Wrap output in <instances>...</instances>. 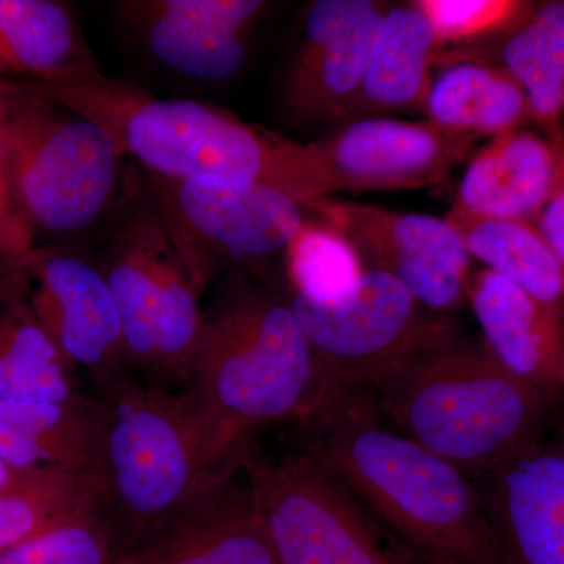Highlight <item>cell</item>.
<instances>
[{
  "instance_id": "13",
  "label": "cell",
  "mask_w": 564,
  "mask_h": 564,
  "mask_svg": "<svg viewBox=\"0 0 564 564\" xmlns=\"http://www.w3.org/2000/svg\"><path fill=\"white\" fill-rule=\"evenodd\" d=\"M477 140L429 120L373 117L345 121L311 147L332 196L344 191H415L443 184Z\"/></svg>"
},
{
  "instance_id": "16",
  "label": "cell",
  "mask_w": 564,
  "mask_h": 564,
  "mask_svg": "<svg viewBox=\"0 0 564 564\" xmlns=\"http://www.w3.org/2000/svg\"><path fill=\"white\" fill-rule=\"evenodd\" d=\"M474 481L511 564H564V436L545 437Z\"/></svg>"
},
{
  "instance_id": "19",
  "label": "cell",
  "mask_w": 564,
  "mask_h": 564,
  "mask_svg": "<svg viewBox=\"0 0 564 564\" xmlns=\"http://www.w3.org/2000/svg\"><path fill=\"white\" fill-rule=\"evenodd\" d=\"M467 303L484 334L480 343L496 362L562 399L564 311L488 269L473 273Z\"/></svg>"
},
{
  "instance_id": "14",
  "label": "cell",
  "mask_w": 564,
  "mask_h": 564,
  "mask_svg": "<svg viewBox=\"0 0 564 564\" xmlns=\"http://www.w3.org/2000/svg\"><path fill=\"white\" fill-rule=\"evenodd\" d=\"M388 7L375 0H317L280 93L291 120H345L361 88Z\"/></svg>"
},
{
  "instance_id": "2",
  "label": "cell",
  "mask_w": 564,
  "mask_h": 564,
  "mask_svg": "<svg viewBox=\"0 0 564 564\" xmlns=\"http://www.w3.org/2000/svg\"><path fill=\"white\" fill-rule=\"evenodd\" d=\"M302 444L422 564H511L473 477L362 406L296 423Z\"/></svg>"
},
{
  "instance_id": "12",
  "label": "cell",
  "mask_w": 564,
  "mask_h": 564,
  "mask_svg": "<svg viewBox=\"0 0 564 564\" xmlns=\"http://www.w3.org/2000/svg\"><path fill=\"white\" fill-rule=\"evenodd\" d=\"M6 265L20 273L36 318L65 358L91 375L95 388L128 373L120 314L95 259L33 247Z\"/></svg>"
},
{
  "instance_id": "8",
  "label": "cell",
  "mask_w": 564,
  "mask_h": 564,
  "mask_svg": "<svg viewBox=\"0 0 564 564\" xmlns=\"http://www.w3.org/2000/svg\"><path fill=\"white\" fill-rule=\"evenodd\" d=\"M2 129L11 187L33 232L76 236L106 218L122 158L104 129L39 84Z\"/></svg>"
},
{
  "instance_id": "10",
  "label": "cell",
  "mask_w": 564,
  "mask_h": 564,
  "mask_svg": "<svg viewBox=\"0 0 564 564\" xmlns=\"http://www.w3.org/2000/svg\"><path fill=\"white\" fill-rule=\"evenodd\" d=\"M304 207L344 232L367 269L391 274L432 313L448 315L467 303L473 258L447 218L332 196Z\"/></svg>"
},
{
  "instance_id": "17",
  "label": "cell",
  "mask_w": 564,
  "mask_h": 564,
  "mask_svg": "<svg viewBox=\"0 0 564 564\" xmlns=\"http://www.w3.org/2000/svg\"><path fill=\"white\" fill-rule=\"evenodd\" d=\"M115 564H280L242 464Z\"/></svg>"
},
{
  "instance_id": "33",
  "label": "cell",
  "mask_w": 564,
  "mask_h": 564,
  "mask_svg": "<svg viewBox=\"0 0 564 564\" xmlns=\"http://www.w3.org/2000/svg\"><path fill=\"white\" fill-rule=\"evenodd\" d=\"M35 85L18 84L9 79L6 74H0V122L9 120L22 102L25 101Z\"/></svg>"
},
{
  "instance_id": "7",
  "label": "cell",
  "mask_w": 564,
  "mask_h": 564,
  "mask_svg": "<svg viewBox=\"0 0 564 564\" xmlns=\"http://www.w3.org/2000/svg\"><path fill=\"white\" fill-rule=\"evenodd\" d=\"M288 300L317 359L322 413L359 406L408 364L464 337L458 323L423 307L381 270L367 269L355 292L333 306L292 293Z\"/></svg>"
},
{
  "instance_id": "18",
  "label": "cell",
  "mask_w": 564,
  "mask_h": 564,
  "mask_svg": "<svg viewBox=\"0 0 564 564\" xmlns=\"http://www.w3.org/2000/svg\"><path fill=\"white\" fill-rule=\"evenodd\" d=\"M564 187V133L519 128L492 137L467 162L451 215L534 221Z\"/></svg>"
},
{
  "instance_id": "15",
  "label": "cell",
  "mask_w": 564,
  "mask_h": 564,
  "mask_svg": "<svg viewBox=\"0 0 564 564\" xmlns=\"http://www.w3.org/2000/svg\"><path fill=\"white\" fill-rule=\"evenodd\" d=\"M261 0H128L121 21L165 68L192 79H232L248 58Z\"/></svg>"
},
{
  "instance_id": "11",
  "label": "cell",
  "mask_w": 564,
  "mask_h": 564,
  "mask_svg": "<svg viewBox=\"0 0 564 564\" xmlns=\"http://www.w3.org/2000/svg\"><path fill=\"white\" fill-rule=\"evenodd\" d=\"M151 180L214 276L228 263L251 267L284 258L307 220L302 202L269 185Z\"/></svg>"
},
{
  "instance_id": "5",
  "label": "cell",
  "mask_w": 564,
  "mask_h": 564,
  "mask_svg": "<svg viewBox=\"0 0 564 564\" xmlns=\"http://www.w3.org/2000/svg\"><path fill=\"white\" fill-rule=\"evenodd\" d=\"M104 220L95 261L120 314L126 369L141 383L182 392L214 274L151 176L131 174Z\"/></svg>"
},
{
  "instance_id": "29",
  "label": "cell",
  "mask_w": 564,
  "mask_h": 564,
  "mask_svg": "<svg viewBox=\"0 0 564 564\" xmlns=\"http://www.w3.org/2000/svg\"><path fill=\"white\" fill-rule=\"evenodd\" d=\"M413 3L432 25L441 50L456 47L451 54H441L437 65L452 55H462L458 62L469 61L507 35L533 7V2L524 0H415Z\"/></svg>"
},
{
  "instance_id": "6",
  "label": "cell",
  "mask_w": 564,
  "mask_h": 564,
  "mask_svg": "<svg viewBox=\"0 0 564 564\" xmlns=\"http://www.w3.org/2000/svg\"><path fill=\"white\" fill-rule=\"evenodd\" d=\"M558 402L463 337L408 364L359 406L477 478L545 440Z\"/></svg>"
},
{
  "instance_id": "22",
  "label": "cell",
  "mask_w": 564,
  "mask_h": 564,
  "mask_svg": "<svg viewBox=\"0 0 564 564\" xmlns=\"http://www.w3.org/2000/svg\"><path fill=\"white\" fill-rule=\"evenodd\" d=\"M74 370L33 313L20 273L11 269L9 292L0 302V400L76 402L85 395Z\"/></svg>"
},
{
  "instance_id": "32",
  "label": "cell",
  "mask_w": 564,
  "mask_h": 564,
  "mask_svg": "<svg viewBox=\"0 0 564 564\" xmlns=\"http://www.w3.org/2000/svg\"><path fill=\"white\" fill-rule=\"evenodd\" d=\"M533 223L564 267V187L556 193Z\"/></svg>"
},
{
  "instance_id": "21",
  "label": "cell",
  "mask_w": 564,
  "mask_h": 564,
  "mask_svg": "<svg viewBox=\"0 0 564 564\" xmlns=\"http://www.w3.org/2000/svg\"><path fill=\"white\" fill-rule=\"evenodd\" d=\"M441 52L432 25L413 2L388 7L366 77L345 121L388 111H422Z\"/></svg>"
},
{
  "instance_id": "20",
  "label": "cell",
  "mask_w": 564,
  "mask_h": 564,
  "mask_svg": "<svg viewBox=\"0 0 564 564\" xmlns=\"http://www.w3.org/2000/svg\"><path fill=\"white\" fill-rule=\"evenodd\" d=\"M98 441L95 397L69 403L0 400V459L13 469L95 474Z\"/></svg>"
},
{
  "instance_id": "26",
  "label": "cell",
  "mask_w": 564,
  "mask_h": 564,
  "mask_svg": "<svg viewBox=\"0 0 564 564\" xmlns=\"http://www.w3.org/2000/svg\"><path fill=\"white\" fill-rule=\"evenodd\" d=\"M470 258L522 291L564 311V267L536 225L448 214Z\"/></svg>"
},
{
  "instance_id": "1",
  "label": "cell",
  "mask_w": 564,
  "mask_h": 564,
  "mask_svg": "<svg viewBox=\"0 0 564 564\" xmlns=\"http://www.w3.org/2000/svg\"><path fill=\"white\" fill-rule=\"evenodd\" d=\"M36 84L104 129L121 158L131 155L151 176L251 182L303 204L328 198L311 143L285 139L214 104L155 98L132 82L106 76L95 63Z\"/></svg>"
},
{
  "instance_id": "27",
  "label": "cell",
  "mask_w": 564,
  "mask_h": 564,
  "mask_svg": "<svg viewBox=\"0 0 564 564\" xmlns=\"http://www.w3.org/2000/svg\"><path fill=\"white\" fill-rule=\"evenodd\" d=\"M98 508L95 474L33 470L22 484L0 491V551Z\"/></svg>"
},
{
  "instance_id": "30",
  "label": "cell",
  "mask_w": 564,
  "mask_h": 564,
  "mask_svg": "<svg viewBox=\"0 0 564 564\" xmlns=\"http://www.w3.org/2000/svg\"><path fill=\"white\" fill-rule=\"evenodd\" d=\"M101 511L74 516L0 551V564H115Z\"/></svg>"
},
{
  "instance_id": "9",
  "label": "cell",
  "mask_w": 564,
  "mask_h": 564,
  "mask_svg": "<svg viewBox=\"0 0 564 564\" xmlns=\"http://www.w3.org/2000/svg\"><path fill=\"white\" fill-rule=\"evenodd\" d=\"M242 466L280 564H422L302 443L272 455L254 440Z\"/></svg>"
},
{
  "instance_id": "25",
  "label": "cell",
  "mask_w": 564,
  "mask_h": 564,
  "mask_svg": "<svg viewBox=\"0 0 564 564\" xmlns=\"http://www.w3.org/2000/svg\"><path fill=\"white\" fill-rule=\"evenodd\" d=\"M90 63L68 7L54 0H0V74L47 82Z\"/></svg>"
},
{
  "instance_id": "31",
  "label": "cell",
  "mask_w": 564,
  "mask_h": 564,
  "mask_svg": "<svg viewBox=\"0 0 564 564\" xmlns=\"http://www.w3.org/2000/svg\"><path fill=\"white\" fill-rule=\"evenodd\" d=\"M33 229L18 206L7 165L6 140L0 122V259L10 263L33 248Z\"/></svg>"
},
{
  "instance_id": "35",
  "label": "cell",
  "mask_w": 564,
  "mask_h": 564,
  "mask_svg": "<svg viewBox=\"0 0 564 564\" xmlns=\"http://www.w3.org/2000/svg\"><path fill=\"white\" fill-rule=\"evenodd\" d=\"M11 282V273L7 274L6 278H0V302H2L3 296L7 295V292H9Z\"/></svg>"
},
{
  "instance_id": "3",
  "label": "cell",
  "mask_w": 564,
  "mask_h": 564,
  "mask_svg": "<svg viewBox=\"0 0 564 564\" xmlns=\"http://www.w3.org/2000/svg\"><path fill=\"white\" fill-rule=\"evenodd\" d=\"M182 393L237 456L262 430L321 414V370L289 300L229 280L204 307Z\"/></svg>"
},
{
  "instance_id": "28",
  "label": "cell",
  "mask_w": 564,
  "mask_h": 564,
  "mask_svg": "<svg viewBox=\"0 0 564 564\" xmlns=\"http://www.w3.org/2000/svg\"><path fill=\"white\" fill-rule=\"evenodd\" d=\"M292 295L333 306L350 296L367 267L344 232L322 218H307L284 252Z\"/></svg>"
},
{
  "instance_id": "34",
  "label": "cell",
  "mask_w": 564,
  "mask_h": 564,
  "mask_svg": "<svg viewBox=\"0 0 564 564\" xmlns=\"http://www.w3.org/2000/svg\"><path fill=\"white\" fill-rule=\"evenodd\" d=\"M32 473L33 470L13 469V467H10L9 464L0 459V491H6V489L14 488V486L22 484Z\"/></svg>"
},
{
  "instance_id": "23",
  "label": "cell",
  "mask_w": 564,
  "mask_h": 564,
  "mask_svg": "<svg viewBox=\"0 0 564 564\" xmlns=\"http://www.w3.org/2000/svg\"><path fill=\"white\" fill-rule=\"evenodd\" d=\"M425 120L463 135L497 137L532 122L518 82L496 63L462 61L443 66L423 101Z\"/></svg>"
},
{
  "instance_id": "24",
  "label": "cell",
  "mask_w": 564,
  "mask_h": 564,
  "mask_svg": "<svg viewBox=\"0 0 564 564\" xmlns=\"http://www.w3.org/2000/svg\"><path fill=\"white\" fill-rule=\"evenodd\" d=\"M469 61L492 57L524 91L532 122L545 129L564 120V0L533 2L524 20Z\"/></svg>"
},
{
  "instance_id": "4",
  "label": "cell",
  "mask_w": 564,
  "mask_h": 564,
  "mask_svg": "<svg viewBox=\"0 0 564 564\" xmlns=\"http://www.w3.org/2000/svg\"><path fill=\"white\" fill-rule=\"evenodd\" d=\"M99 511L118 560L242 464L182 392L120 375L96 386Z\"/></svg>"
}]
</instances>
